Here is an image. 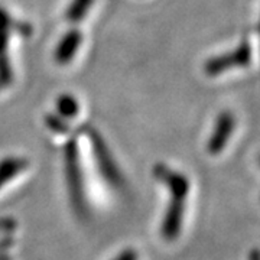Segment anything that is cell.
<instances>
[{
    "label": "cell",
    "instance_id": "obj_1",
    "mask_svg": "<svg viewBox=\"0 0 260 260\" xmlns=\"http://www.w3.org/2000/svg\"><path fill=\"white\" fill-rule=\"evenodd\" d=\"M153 174L159 181H162L168 186L169 194H171L169 207L162 223L160 234L165 240L172 242L179 236L181 227H182L184 207H185V200L189 191V182L185 175L169 169L164 164H158L153 169Z\"/></svg>",
    "mask_w": 260,
    "mask_h": 260
},
{
    "label": "cell",
    "instance_id": "obj_2",
    "mask_svg": "<svg viewBox=\"0 0 260 260\" xmlns=\"http://www.w3.org/2000/svg\"><path fill=\"white\" fill-rule=\"evenodd\" d=\"M65 175H67V184L71 195V201L74 208L78 213L84 211V182L83 172L80 167V158H78V148L77 140H68L65 145Z\"/></svg>",
    "mask_w": 260,
    "mask_h": 260
},
{
    "label": "cell",
    "instance_id": "obj_3",
    "mask_svg": "<svg viewBox=\"0 0 260 260\" xmlns=\"http://www.w3.org/2000/svg\"><path fill=\"white\" fill-rule=\"evenodd\" d=\"M83 130L85 132V135L88 136L90 142H91L94 158H95L97 167H99V171H100L103 178L112 185L120 186L123 184V177H121L120 171H119V168H117L114 159H113L110 150L106 146V142L100 136V133L95 129L88 127V126H84Z\"/></svg>",
    "mask_w": 260,
    "mask_h": 260
},
{
    "label": "cell",
    "instance_id": "obj_4",
    "mask_svg": "<svg viewBox=\"0 0 260 260\" xmlns=\"http://www.w3.org/2000/svg\"><path fill=\"white\" fill-rule=\"evenodd\" d=\"M251 61V47L250 44L244 39L240 45L233 49L232 52H227L224 55H217L210 58L204 64V73L210 77L225 73L233 68H242L247 67Z\"/></svg>",
    "mask_w": 260,
    "mask_h": 260
},
{
    "label": "cell",
    "instance_id": "obj_5",
    "mask_svg": "<svg viewBox=\"0 0 260 260\" xmlns=\"http://www.w3.org/2000/svg\"><path fill=\"white\" fill-rule=\"evenodd\" d=\"M234 127H236V119H234L232 113H220L217 120H215L213 135H211V138L208 139V143H207V150L211 155H217V153L223 152V149L225 148L229 139L232 138Z\"/></svg>",
    "mask_w": 260,
    "mask_h": 260
},
{
    "label": "cell",
    "instance_id": "obj_6",
    "mask_svg": "<svg viewBox=\"0 0 260 260\" xmlns=\"http://www.w3.org/2000/svg\"><path fill=\"white\" fill-rule=\"evenodd\" d=\"M81 41H83V34L78 29L68 30L64 37L61 38L59 44L55 48L54 59H55L56 64H68L77 54L78 48L81 45Z\"/></svg>",
    "mask_w": 260,
    "mask_h": 260
},
{
    "label": "cell",
    "instance_id": "obj_7",
    "mask_svg": "<svg viewBox=\"0 0 260 260\" xmlns=\"http://www.w3.org/2000/svg\"><path fill=\"white\" fill-rule=\"evenodd\" d=\"M28 167V160L18 156H8L0 162V188L6 185L12 178H15Z\"/></svg>",
    "mask_w": 260,
    "mask_h": 260
},
{
    "label": "cell",
    "instance_id": "obj_8",
    "mask_svg": "<svg viewBox=\"0 0 260 260\" xmlns=\"http://www.w3.org/2000/svg\"><path fill=\"white\" fill-rule=\"evenodd\" d=\"M8 39L9 32L0 29V84L9 85L13 81V70L10 67L9 56H8Z\"/></svg>",
    "mask_w": 260,
    "mask_h": 260
},
{
    "label": "cell",
    "instance_id": "obj_9",
    "mask_svg": "<svg viewBox=\"0 0 260 260\" xmlns=\"http://www.w3.org/2000/svg\"><path fill=\"white\" fill-rule=\"evenodd\" d=\"M0 29L3 30H15L22 37H29L32 34V26L26 22H19L16 19H13L5 9L0 8Z\"/></svg>",
    "mask_w": 260,
    "mask_h": 260
},
{
    "label": "cell",
    "instance_id": "obj_10",
    "mask_svg": "<svg viewBox=\"0 0 260 260\" xmlns=\"http://www.w3.org/2000/svg\"><path fill=\"white\" fill-rule=\"evenodd\" d=\"M94 0H73L70 3V6L67 8L65 12V19L70 23H78L87 15V12L90 10Z\"/></svg>",
    "mask_w": 260,
    "mask_h": 260
},
{
    "label": "cell",
    "instance_id": "obj_11",
    "mask_svg": "<svg viewBox=\"0 0 260 260\" xmlns=\"http://www.w3.org/2000/svg\"><path fill=\"white\" fill-rule=\"evenodd\" d=\"M80 106L71 94H61L56 99V112L65 119H73L78 114Z\"/></svg>",
    "mask_w": 260,
    "mask_h": 260
},
{
    "label": "cell",
    "instance_id": "obj_12",
    "mask_svg": "<svg viewBox=\"0 0 260 260\" xmlns=\"http://www.w3.org/2000/svg\"><path fill=\"white\" fill-rule=\"evenodd\" d=\"M47 124L51 127L52 130H55V132H58V133H67L68 130H70V127H68V124L65 123L62 119H59L58 116H54V114H48L47 116Z\"/></svg>",
    "mask_w": 260,
    "mask_h": 260
},
{
    "label": "cell",
    "instance_id": "obj_13",
    "mask_svg": "<svg viewBox=\"0 0 260 260\" xmlns=\"http://www.w3.org/2000/svg\"><path fill=\"white\" fill-rule=\"evenodd\" d=\"M114 260H138V253L133 249H126L123 250Z\"/></svg>",
    "mask_w": 260,
    "mask_h": 260
},
{
    "label": "cell",
    "instance_id": "obj_14",
    "mask_svg": "<svg viewBox=\"0 0 260 260\" xmlns=\"http://www.w3.org/2000/svg\"><path fill=\"white\" fill-rule=\"evenodd\" d=\"M10 242L6 243H0V260H10V257L8 256V253H6V249H3V247H6V246H9Z\"/></svg>",
    "mask_w": 260,
    "mask_h": 260
},
{
    "label": "cell",
    "instance_id": "obj_15",
    "mask_svg": "<svg viewBox=\"0 0 260 260\" xmlns=\"http://www.w3.org/2000/svg\"><path fill=\"white\" fill-rule=\"evenodd\" d=\"M249 260H260V250H257V249L251 250L250 256H249Z\"/></svg>",
    "mask_w": 260,
    "mask_h": 260
},
{
    "label": "cell",
    "instance_id": "obj_16",
    "mask_svg": "<svg viewBox=\"0 0 260 260\" xmlns=\"http://www.w3.org/2000/svg\"><path fill=\"white\" fill-rule=\"evenodd\" d=\"M259 34H260V20H259Z\"/></svg>",
    "mask_w": 260,
    "mask_h": 260
},
{
    "label": "cell",
    "instance_id": "obj_17",
    "mask_svg": "<svg viewBox=\"0 0 260 260\" xmlns=\"http://www.w3.org/2000/svg\"><path fill=\"white\" fill-rule=\"evenodd\" d=\"M2 87H3V85H2V84H0V88H2Z\"/></svg>",
    "mask_w": 260,
    "mask_h": 260
},
{
    "label": "cell",
    "instance_id": "obj_18",
    "mask_svg": "<svg viewBox=\"0 0 260 260\" xmlns=\"http://www.w3.org/2000/svg\"><path fill=\"white\" fill-rule=\"evenodd\" d=\"M259 162H260V159H259Z\"/></svg>",
    "mask_w": 260,
    "mask_h": 260
}]
</instances>
